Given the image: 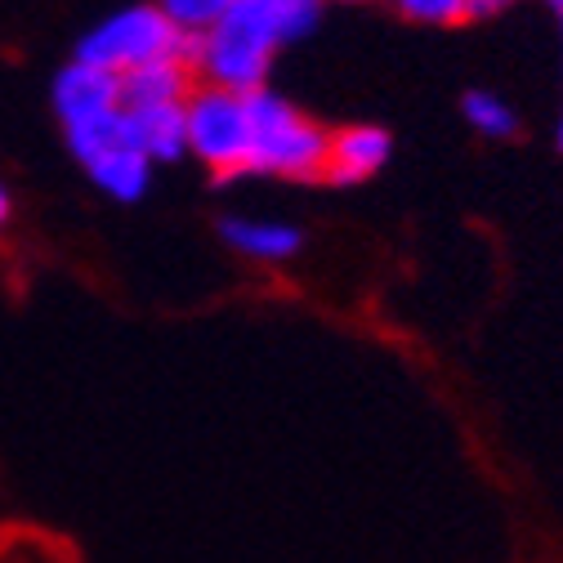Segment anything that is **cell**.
Segmentation results:
<instances>
[{"instance_id":"1","label":"cell","mask_w":563,"mask_h":563,"mask_svg":"<svg viewBox=\"0 0 563 563\" xmlns=\"http://www.w3.org/2000/svg\"><path fill=\"white\" fill-rule=\"evenodd\" d=\"M318 23L322 5L313 0H229L220 23L201 41H188V67H197L216 90L260 95L273 54L313 36Z\"/></svg>"},{"instance_id":"2","label":"cell","mask_w":563,"mask_h":563,"mask_svg":"<svg viewBox=\"0 0 563 563\" xmlns=\"http://www.w3.org/2000/svg\"><path fill=\"white\" fill-rule=\"evenodd\" d=\"M331 130L309 121L282 95H251V170L277 179H327Z\"/></svg>"},{"instance_id":"3","label":"cell","mask_w":563,"mask_h":563,"mask_svg":"<svg viewBox=\"0 0 563 563\" xmlns=\"http://www.w3.org/2000/svg\"><path fill=\"white\" fill-rule=\"evenodd\" d=\"M77 63L99 67V73L125 77L139 73L148 63H166V58H184L188 63V41L170 27V19L162 14V5H125L108 19H99L81 41H77Z\"/></svg>"},{"instance_id":"4","label":"cell","mask_w":563,"mask_h":563,"mask_svg":"<svg viewBox=\"0 0 563 563\" xmlns=\"http://www.w3.org/2000/svg\"><path fill=\"white\" fill-rule=\"evenodd\" d=\"M63 139H67V153L81 162V170L90 175V184L99 192H108L112 201H125V206H134L139 197H148L153 162L139 153L125 108L103 112V117L81 121V125H67Z\"/></svg>"},{"instance_id":"5","label":"cell","mask_w":563,"mask_h":563,"mask_svg":"<svg viewBox=\"0 0 563 563\" xmlns=\"http://www.w3.org/2000/svg\"><path fill=\"white\" fill-rule=\"evenodd\" d=\"M188 153L220 179L251 170V95L197 86L184 103Z\"/></svg>"},{"instance_id":"6","label":"cell","mask_w":563,"mask_h":563,"mask_svg":"<svg viewBox=\"0 0 563 563\" xmlns=\"http://www.w3.org/2000/svg\"><path fill=\"white\" fill-rule=\"evenodd\" d=\"M54 112L67 125H81V121H95L103 112H117L121 108V81L112 73H99V67H86V63H63V73L54 77Z\"/></svg>"},{"instance_id":"7","label":"cell","mask_w":563,"mask_h":563,"mask_svg":"<svg viewBox=\"0 0 563 563\" xmlns=\"http://www.w3.org/2000/svg\"><path fill=\"white\" fill-rule=\"evenodd\" d=\"M394 153V139L380 125H344L331 134V153H327V179L331 184H363L376 170H385Z\"/></svg>"},{"instance_id":"8","label":"cell","mask_w":563,"mask_h":563,"mask_svg":"<svg viewBox=\"0 0 563 563\" xmlns=\"http://www.w3.org/2000/svg\"><path fill=\"white\" fill-rule=\"evenodd\" d=\"M121 81V108L125 112H144V108H184L192 86V67L184 58H166V63H148L139 73L117 77Z\"/></svg>"},{"instance_id":"9","label":"cell","mask_w":563,"mask_h":563,"mask_svg":"<svg viewBox=\"0 0 563 563\" xmlns=\"http://www.w3.org/2000/svg\"><path fill=\"white\" fill-rule=\"evenodd\" d=\"M220 238L246 255V260H264V264H282L291 260L305 242V233L296 224H282V220H246V216H229L220 220Z\"/></svg>"},{"instance_id":"10","label":"cell","mask_w":563,"mask_h":563,"mask_svg":"<svg viewBox=\"0 0 563 563\" xmlns=\"http://www.w3.org/2000/svg\"><path fill=\"white\" fill-rule=\"evenodd\" d=\"M130 130H134V144L153 166L162 162H179L188 153V139H184V108H144V112H125Z\"/></svg>"},{"instance_id":"11","label":"cell","mask_w":563,"mask_h":563,"mask_svg":"<svg viewBox=\"0 0 563 563\" xmlns=\"http://www.w3.org/2000/svg\"><path fill=\"white\" fill-rule=\"evenodd\" d=\"M506 5H497V0H402L398 5V14L420 27H456L465 19H492Z\"/></svg>"},{"instance_id":"12","label":"cell","mask_w":563,"mask_h":563,"mask_svg":"<svg viewBox=\"0 0 563 563\" xmlns=\"http://www.w3.org/2000/svg\"><path fill=\"white\" fill-rule=\"evenodd\" d=\"M461 112H465V121H470L483 139H510V134L519 130L515 108H510L501 95H487V90H470L465 103H461Z\"/></svg>"},{"instance_id":"13","label":"cell","mask_w":563,"mask_h":563,"mask_svg":"<svg viewBox=\"0 0 563 563\" xmlns=\"http://www.w3.org/2000/svg\"><path fill=\"white\" fill-rule=\"evenodd\" d=\"M229 0H166L162 14L170 19V27L184 36V41H201L210 27L220 23Z\"/></svg>"},{"instance_id":"14","label":"cell","mask_w":563,"mask_h":563,"mask_svg":"<svg viewBox=\"0 0 563 563\" xmlns=\"http://www.w3.org/2000/svg\"><path fill=\"white\" fill-rule=\"evenodd\" d=\"M10 216H14V201H10V188H5V184H0V229H5V224H10Z\"/></svg>"},{"instance_id":"15","label":"cell","mask_w":563,"mask_h":563,"mask_svg":"<svg viewBox=\"0 0 563 563\" xmlns=\"http://www.w3.org/2000/svg\"><path fill=\"white\" fill-rule=\"evenodd\" d=\"M554 144H559V153H563V112H559V125H554Z\"/></svg>"},{"instance_id":"16","label":"cell","mask_w":563,"mask_h":563,"mask_svg":"<svg viewBox=\"0 0 563 563\" xmlns=\"http://www.w3.org/2000/svg\"><path fill=\"white\" fill-rule=\"evenodd\" d=\"M554 19H559V41H563V0L554 5Z\"/></svg>"}]
</instances>
